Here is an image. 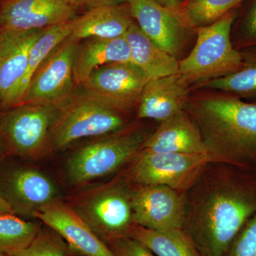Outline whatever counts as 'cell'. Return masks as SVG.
<instances>
[{"label": "cell", "instance_id": "cell-33", "mask_svg": "<svg viewBox=\"0 0 256 256\" xmlns=\"http://www.w3.org/2000/svg\"><path fill=\"white\" fill-rule=\"evenodd\" d=\"M15 214L9 203L0 195V214Z\"/></svg>", "mask_w": 256, "mask_h": 256}, {"label": "cell", "instance_id": "cell-9", "mask_svg": "<svg viewBox=\"0 0 256 256\" xmlns=\"http://www.w3.org/2000/svg\"><path fill=\"white\" fill-rule=\"evenodd\" d=\"M210 162L206 154L156 153L141 150L128 172L139 186L164 185L185 192Z\"/></svg>", "mask_w": 256, "mask_h": 256}, {"label": "cell", "instance_id": "cell-35", "mask_svg": "<svg viewBox=\"0 0 256 256\" xmlns=\"http://www.w3.org/2000/svg\"><path fill=\"white\" fill-rule=\"evenodd\" d=\"M252 173H254V175H255V176L256 178V162L255 163V164H254V168H252Z\"/></svg>", "mask_w": 256, "mask_h": 256}, {"label": "cell", "instance_id": "cell-10", "mask_svg": "<svg viewBox=\"0 0 256 256\" xmlns=\"http://www.w3.org/2000/svg\"><path fill=\"white\" fill-rule=\"evenodd\" d=\"M149 80L137 66L124 62L96 69L80 86L86 94L126 112L138 106Z\"/></svg>", "mask_w": 256, "mask_h": 256}, {"label": "cell", "instance_id": "cell-3", "mask_svg": "<svg viewBox=\"0 0 256 256\" xmlns=\"http://www.w3.org/2000/svg\"><path fill=\"white\" fill-rule=\"evenodd\" d=\"M236 10L210 26L196 28L195 46L178 68V75L188 86L226 76L242 67V53L232 42Z\"/></svg>", "mask_w": 256, "mask_h": 256}, {"label": "cell", "instance_id": "cell-27", "mask_svg": "<svg viewBox=\"0 0 256 256\" xmlns=\"http://www.w3.org/2000/svg\"><path fill=\"white\" fill-rule=\"evenodd\" d=\"M73 250L53 230L41 228L33 242L26 248L9 256H72Z\"/></svg>", "mask_w": 256, "mask_h": 256}, {"label": "cell", "instance_id": "cell-13", "mask_svg": "<svg viewBox=\"0 0 256 256\" xmlns=\"http://www.w3.org/2000/svg\"><path fill=\"white\" fill-rule=\"evenodd\" d=\"M32 217L38 218L58 234L75 254L116 256L73 207L58 198L38 208Z\"/></svg>", "mask_w": 256, "mask_h": 256}, {"label": "cell", "instance_id": "cell-11", "mask_svg": "<svg viewBox=\"0 0 256 256\" xmlns=\"http://www.w3.org/2000/svg\"><path fill=\"white\" fill-rule=\"evenodd\" d=\"M133 220L149 229L182 228L184 192L164 185L139 186L130 190Z\"/></svg>", "mask_w": 256, "mask_h": 256}, {"label": "cell", "instance_id": "cell-16", "mask_svg": "<svg viewBox=\"0 0 256 256\" xmlns=\"http://www.w3.org/2000/svg\"><path fill=\"white\" fill-rule=\"evenodd\" d=\"M0 195L10 204L16 214L30 216L57 200L54 184L38 170L16 168L0 182Z\"/></svg>", "mask_w": 256, "mask_h": 256}, {"label": "cell", "instance_id": "cell-36", "mask_svg": "<svg viewBox=\"0 0 256 256\" xmlns=\"http://www.w3.org/2000/svg\"><path fill=\"white\" fill-rule=\"evenodd\" d=\"M0 256H9L5 255V254H1V252H0Z\"/></svg>", "mask_w": 256, "mask_h": 256}, {"label": "cell", "instance_id": "cell-18", "mask_svg": "<svg viewBox=\"0 0 256 256\" xmlns=\"http://www.w3.org/2000/svg\"><path fill=\"white\" fill-rule=\"evenodd\" d=\"M142 150L156 153L206 154L201 133L186 110L160 122Z\"/></svg>", "mask_w": 256, "mask_h": 256}, {"label": "cell", "instance_id": "cell-22", "mask_svg": "<svg viewBox=\"0 0 256 256\" xmlns=\"http://www.w3.org/2000/svg\"><path fill=\"white\" fill-rule=\"evenodd\" d=\"M130 237L140 242L156 256H201L182 228L156 230L134 225Z\"/></svg>", "mask_w": 256, "mask_h": 256}, {"label": "cell", "instance_id": "cell-31", "mask_svg": "<svg viewBox=\"0 0 256 256\" xmlns=\"http://www.w3.org/2000/svg\"><path fill=\"white\" fill-rule=\"evenodd\" d=\"M78 9L86 8H98V6H106V5H114L122 4L127 2L128 0H70Z\"/></svg>", "mask_w": 256, "mask_h": 256}, {"label": "cell", "instance_id": "cell-15", "mask_svg": "<svg viewBox=\"0 0 256 256\" xmlns=\"http://www.w3.org/2000/svg\"><path fill=\"white\" fill-rule=\"evenodd\" d=\"M138 26L152 41L178 58L186 38L188 26L180 12L156 0H128Z\"/></svg>", "mask_w": 256, "mask_h": 256}, {"label": "cell", "instance_id": "cell-12", "mask_svg": "<svg viewBox=\"0 0 256 256\" xmlns=\"http://www.w3.org/2000/svg\"><path fill=\"white\" fill-rule=\"evenodd\" d=\"M44 30H0V110L20 105L32 45Z\"/></svg>", "mask_w": 256, "mask_h": 256}, {"label": "cell", "instance_id": "cell-14", "mask_svg": "<svg viewBox=\"0 0 256 256\" xmlns=\"http://www.w3.org/2000/svg\"><path fill=\"white\" fill-rule=\"evenodd\" d=\"M78 10L70 0H3L0 30H44L72 21Z\"/></svg>", "mask_w": 256, "mask_h": 256}, {"label": "cell", "instance_id": "cell-17", "mask_svg": "<svg viewBox=\"0 0 256 256\" xmlns=\"http://www.w3.org/2000/svg\"><path fill=\"white\" fill-rule=\"evenodd\" d=\"M190 88L178 74L151 79L146 82L138 102V119L162 122L186 108Z\"/></svg>", "mask_w": 256, "mask_h": 256}, {"label": "cell", "instance_id": "cell-8", "mask_svg": "<svg viewBox=\"0 0 256 256\" xmlns=\"http://www.w3.org/2000/svg\"><path fill=\"white\" fill-rule=\"evenodd\" d=\"M78 40L70 35L52 50L31 79L22 104L60 109L75 95L74 60Z\"/></svg>", "mask_w": 256, "mask_h": 256}, {"label": "cell", "instance_id": "cell-26", "mask_svg": "<svg viewBox=\"0 0 256 256\" xmlns=\"http://www.w3.org/2000/svg\"><path fill=\"white\" fill-rule=\"evenodd\" d=\"M72 20L46 28L32 45L28 55V69L20 90V105L22 102L28 84L37 68L56 47L72 34Z\"/></svg>", "mask_w": 256, "mask_h": 256}, {"label": "cell", "instance_id": "cell-30", "mask_svg": "<svg viewBox=\"0 0 256 256\" xmlns=\"http://www.w3.org/2000/svg\"><path fill=\"white\" fill-rule=\"evenodd\" d=\"M116 256H156L132 237L116 239L107 244Z\"/></svg>", "mask_w": 256, "mask_h": 256}, {"label": "cell", "instance_id": "cell-19", "mask_svg": "<svg viewBox=\"0 0 256 256\" xmlns=\"http://www.w3.org/2000/svg\"><path fill=\"white\" fill-rule=\"evenodd\" d=\"M134 22L128 2L88 10L72 20V36L79 41L88 38L124 36Z\"/></svg>", "mask_w": 256, "mask_h": 256}, {"label": "cell", "instance_id": "cell-24", "mask_svg": "<svg viewBox=\"0 0 256 256\" xmlns=\"http://www.w3.org/2000/svg\"><path fill=\"white\" fill-rule=\"evenodd\" d=\"M41 228L40 224L22 220L15 214H0V252L11 256L24 250Z\"/></svg>", "mask_w": 256, "mask_h": 256}, {"label": "cell", "instance_id": "cell-4", "mask_svg": "<svg viewBox=\"0 0 256 256\" xmlns=\"http://www.w3.org/2000/svg\"><path fill=\"white\" fill-rule=\"evenodd\" d=\"M124 112L86 92L76 94L58 110L50 132V151L62 150L82 138L120 132L127 124Z\"/></svg>", "mask_w": 256, "mask_h": 256}, {"label": "cell", "instance_id": "cell-23", "mask_svg": "<svg viewBox=\"0 0 256 256\" xmlns=\"http://www.w3.org/2000/svg\"><path fill=\"white\" fill-rule=\"evenodd\" d=\"M240 52L242 64L237 72L203 82L196 87L218 90L232 94L242 100H254V102H256V47Z\"/></svg>", "mask_w": 256, "mask_h": 256}, {"label": "cell", "instance_id": "cell-2", "mask_svg": "<svg viewBox=\"0 0 256 256\" xmlns=\"http://www.w3.org/2000/svg\"><path fill=\"white\" fill-rule=\"evenodd\" d=\"M212 162L252 171L256 162V102L226 92L190 98L185 108Z\"/></svg>", "mask_w": 256, "mask_h": 256}, {"label": "cell", "instance_id": "cell-20", "mask_svg": "<svg viewBox=\"0 0 256 256\" xmlns=\"http://www.w3.org/2000/svg\"><path fill=\"white\" fill-rule=\"evenodd\" d=\"M131 62L124 36L116 38H88L80 41L74 60V78L80 86L96 69L104 66Z\"/></svg>", "mask_w": 256, "mask_h": 256}, {"label": "cell", "instance_id": "cell-34", "mask_svg": "<svg viewBox=\"0 0 256 256\" xmlns=\"http://www.w3.org/2000/svg\"><path fill=\"white\" fill-rule=\"evenodd\" d=\"M4 143L3 142L1 134H0V154H1L2 148H4Z\"/></svg>", "mask_w": 256, "mask_h": 256}, {"label": "cell", "instance_id": "cell-25", "mask_svg": "<svg viewBox=\"0 0 256 256\" xmlns=\"http://www.w3.org/2000/svg\"><path fill=\"white\" fill-rule=\"evenodd\" d=\"M244 0H186L180 14L188 28L210 26L232 10L236 9Z\"/></svg>", "mask_w": 256, "mask_h": 256}, {"label": "cell", "instance_id": "cell-5", "mask_svg": "<svg viewBox=\"0 0 256 256\" xmlns=\"http://www.w3.org/2000/svg\"><path fill=\"white\" fill-rule=\"evenodd\" d=\"M70 205L106 244L130 236L133 220L130 190L114 183L86 192Z\"/></svg>", "mask_w": 256, "mask_h": 256}, {"label": "cell", "instance_id": "cell-32", "mask_svg": "<svg viewBox=\"0 0 256 256\" xmlns=\"http://www.w3.org/2000/svg\"><path fill=\"white\" fill-rule=\"evenodd\" d=\"M156 1L163 6L178 12H180L184 2L183 0H156Z\"/></svg>", "mask_w": 256, "mask_h": 256}, {"label": "cell", "instance_id": "cell-7", "mask_svg": "<svg viewBox=\"0 0 256 256\" xmlns=\"http://www.w3.org/2000/svg\"><path fill=\"white\" fill-rule=\"evenodd\" d=\"M58 110L52 106L22 104L3 111L0 134L8 151L30 159L48 152L50 132Z\"/></svg>", "mask_w": 256, "mask_h": 256}, {"label": "cell", "instance_id": "cell-6", "mask_svg": "<svg viewBox=\"0 0 256 256\" xmlns=\"http://www.w3.org/2000/svg\"><path fill=\"white\" fill-rule=\"evenodd\" d=\"M146 138L142 132L121 130L82 146L69 158L68 180L85 184L112 174L136 158Z\"/></svg>", "mask_w": 256, "mask_h": 256}, {"label": "cell", "instance_id": "cell-29", "mask_svg": "<svg viewBox=\"0 0 256 256\" xmlns=\"http://www.w3.org/2000/svg\"><path fill=\"white\" fill-rule=\"evenodd\" d=\"M232 42L238 50L256 47V0L249 8Z\"/></svg>", "mask_w": 256, "mask_h": 256}, {"label": "cell", "instance_id": "cell-21", "mask_svg": "<svg viewBox=\"0 0 256 256\" xmlns=\"http://www.w3.org/2000/svg\"><path fill=\"white\" fill-rule=\"evenodd\" d=\"M124 38L130 52L131 62L141 69L150 80L176 75L180 72L178 58L156 46L134 22Z\"/></svg>", "mask_w": 256, "mask_h": 256}, {"label": "cell", "instance_id": "cell-28", "mask_svg": "<svg viewBox=\"0 0 256 256\" xmlns=\"http://www.w3.org/2000/svg\"><path fill=\"white\" fill-rule=\"evenodd\" d=\"M224 256H256V212L244 226Z\"/></svg>", "mask_w": 256, "mask_h": 256}, {"label": "cell", "instance_id": "cell-1", "mask_svg": "<svg viewBox=\"0 0 256 256\" xmlns=\"http://www.w3.org/2000/svg\"><path fill=\"white\" fill-rule=\"evenodd\" d=\"M183 230L201 256H224L256 212V178L249 170L210 162L184 192Z\"/></svg>", "mask_w": 256, "mask_h": 256}]
</instances>
